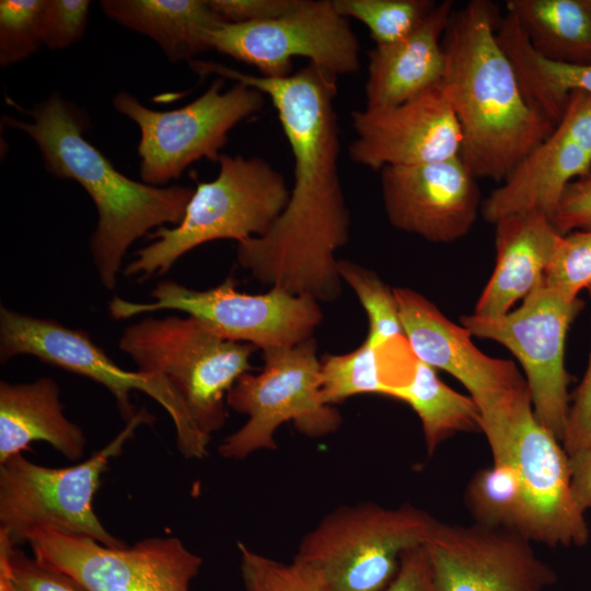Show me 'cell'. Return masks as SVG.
Listing matches in <instances>:
<instances>
[{
	"mask_svg": "<svg viewBox=\"0 0 591 591\" xmlns=\"http://www.w3.org/2000/svg\"><path fill=\"white\" fill-rule=\"evenodd\" d=\"M188 65L201 77L217 74L267 95L293 155L287 206L266 234L237 243V263L271 288L335 301L341 293L335 253L348 242L350 228L338 170V77L312 62L282 78L215 61L193 59Z\"/></svg>",
	"mask_w": 591,
	"mask_h": 591,
	"instance_id": "cell-1",
	"label": "cell"
},
{
	"mask_svg": "<svg viewBox=\"0 0 591 591\" xmlns=\"http://www.w3.org/2000/svg\"><path fill=\"white\" fill-rule=\"evenodd\" d=\"M496 5L472 0L454 10L442 38L440 85L456 116L460 159L476 178L502 182L555 128L525 97L497 38Z\"/></svg>",
	"mask_w": 591,
	"mask_h": 591,
	"instance_id": "cell-2",
	"label": "cell"
},
{
	"mask_svg": "<svg viewBox=\"0 0 591 591\" xmlns=\"http://www.w3.org/2000/svg\"><path fill=\"white\" fill-rule=\"evenodd\" d=\"M24 112L31 121H2L35 141L49 173L76 181L89 194L99 218L90 240L93 263L102 285L115 288L129 247L154 228L178 224L195 188L152 186L120 173L84 138L85 113L58 92Z\"/></svg>",
	"mask_w": 591,
	"mask_h": 591,
	"instance_id": "cell-3",
	"label": "cell"
},
{
	"mask_svg": "<svg viewBox=\"0 0 591 591\" xmlns=\"http://www.w3.org/2000/svg\"><path fill=\"white\" fill-rule=\"evenodd\" d=\"M219 173L196 187L181 222L149 234L124 270L146 280L163 275L195 247L221 239L237 243L266 234L283 211L290 189L281 173L266 160L221 154Z\"/></svg>",
	"mask_w": 591,
	"mask_h": 591,
	"instance_id": "cell-4",
	"label": "cell"
},
{
	"mask_svg": "<svg viewBox=\"0 0 591 591\" xmlns=\"http://www.w3.org/2000/svg\"><path fill=\"white\" fill-rule=\"evenodd\" d=\"M118 347L138 371L163 378L190 421L207 438L227 420V395L251 369L253 345L212 333L197 320L144 317L127 326Z\"/></svg>",
	"mask_w": 591,
	"mask_h": 591,
	"instance_id": "cell-5",
	"label": "cell"
},
{
	"mask_svg": "<svg viewBox=\"0 0 591 591\" xmlns=\"http://www.w3.org/2000/svg\"><path fill=\"white\" fill-rule=\"evenodd\" d=\"M153 420L146 408L137 410L105 447L71 466H43L22 453L0 463V532L15 546L39 530L86 536L108 547L126 546L104 528L93 500L111 461L141 425Z\"/></svg>",
	"mask_w": 591,
	"mask_h": 591,
	"instance_id": "cell-6",
	"label": "cell"
},
{
	"mask_svg": "<svg viewBox=\"0 0 591 591\" xmlns=\"http://www.w3.org/2000/svg\"><path fill=\"white\" fill-rule=\"evenodd\" d=\"M437 522L409 503L343 506L303 536L293 560L312 571L325 591H383L403 554L425 544Z\"/></svg>",
	"mask_w": 591,
	"mask_h": 591,
	"instance_id": "cell-7",
	"label": "cell"
},
{
	"mask_svg": "<svg viewBox=\"0 0 591 591\" xmlns=\"http://www.w3.org/2000/svg\"><path fill=\"white\" fill-rule=\"evenodd\" d=\"M259 373H244L228 392L227 405L247 416L237 430L219 444V454L242 460L260 450H276L275 433L291 421L310 438L335 432L341 416L321 398V360L311 337L291 347L263 351Z\"/></svg>",
	"mask_w": 591,
	"mask_h": 591,
	"instance_id": "cell-8",
	"label": "cell"
},
{
	"mask_svg": "<svg viewBox=\"0 0 591 591\" xmlns=\"http://www.w3.org/2000/svg\"><path fill=\"white\" fill-rule=\"evenodd\" d=\"M151 297L153 301L148 303L114 297L108 304L109 314L115 320H125L159 310L181 311L222 338L250 344L263 351L291 347L313 337L323 320L318 301L311 296L293 294L279 287L265 293H244L236 290L232 276L207 290L164 280L157 285Z\"/></svg>",
	"mask_w": 591,
	"mask_h": 591,
	"instance_id": "cell-9",
	"label": "cell"
},
{
	"mask_svg": "<svg viewBox=\"0 0 591 591\" xmlns=\"http://www.w3.org/2000/svg\"><path fill=\"white\" fill-rule=\"evenodd\" d=\"M33 356L40 361L88 378L103 385L115 398L127 422L137 413L131 393L140 391L169 413L176 431L182 455L201 459L210 439L190 421L181 399L161 376L124 370L81 329L69 328L50 318L35 317L3 305L0 308V361L18 356Z\"/></svg>",
	"mask_w": 591,
	"mask_h": 591,
	"instance_id": "cell-10",
	"label": "cell"
},
{
	"mask_svg": "<svg viewBox=\"0 0 591 591\" xmlns=\"http://www.w3.org/2000/svg\"><path fill=\"white\" fill-rule=\"evenodd\" d=\"M224 79L218 78L199 97L172 111L149 108L128 92L115 95L116 111L140 129L143 183L164 185L200 159L218 162L229 132L263 108L265 95L257 89L235 82L222 91Z\"/></svg>",
	"mask_w": 591,
	"mask_h": 591,
	"instance_id": "cell-11",
	"label": "cell"
},
{
	"mask_svg": "<svg viewBox=\"0 0 591 591\" xmlns=\"http://www.w3.org/2000/svg\"><path fill=\"white\" fill-rule=\"evenodd\" d=\"M582 306L581 299L569 298L542 279L513 311L497 316L472 313L461 317V324L472 336L503 345L519 360L535 417L560 442L569 409L565 340Z\"/></svg>",
	"mask_w": 591,
	"mask_h": 591,
	"instance_id": "cell-12",
	"label": "cell"
},
{
	"mask_svg": "<svg viewBox=\"0 0 591 591\" xmlns=\"http://www.w3.org/2000/svg\"><path fill=\"white\" fill-rule=\"evenodd\" d=\"M207 40L210 49L252 65L267 78L291 74L297 57L336 77L360 67L359 40L334 0H299L283 15L260 22H223L208 32Z\"/></svg>",
	"mask_w": 591,
	"mask_h": 591,
	"instance_id": "cell-13",
	"label": "cell"
},
{
	"mask_svg": "<svg viewBox=\"0 0 591 591\" xmlns=\"http://www.w3.org/2000/svg\"><path fill=\"white\" fill-rule=\"evenodd\" d=\"M493 457L512 461L518 471L522 495L520 534L552 547L588 543L584 511L572 494L569 455L537 420L531 399L519 405L505 422Z\"/></svg>",
	"mask_w": 591,
	"mask_h": 591,
	"instance_id": "cell-14",
	"label": "cell"
},
{
	"mask_svg": "<svg viewBox=\"0 0 591 591\" xmlns=\"http://www.w3.org/2000/svg\"><path fill=\"white\" fill-rule=\"evenodd\" d=\"M27 543L38 561L89 591H190L202 565L199 555L173 536L108 547L86 536L39 530Z\"/></svg>",
	"mask_w": 591,
	"mask_h": 591,
	"instance_id": "cell-15",
	"label": "cell"
},
{
	"mask_svg": "<svg viewBox=\"0 0 591 591\" xmlns=\"http://www.w3.org/2000/svg\"><path fill=\"white\" fill-rule=\"evenodd\" d=\"M425 546L436 591H547L557 580L517 531L438 521Z\"/></svg>",
	"mask_w": 591,
	"mask_h": 591,
	"instance_id": "cell-16",
	"label": "cell"
},
{
	"mask_svg": "<svg viewBox=\"0 0 591 591\" xmlns=\"http://www.w3.org/2000/svg\"><path fill=\"white\" fill-rule=\"evenodd\" d=\"M591 172V94L573 91L553 131L485 199L484 219L495 224L514 213L552 217L575 179Z\"/></svg>",
	"mask_w": 591,
	"mask_h": 591,
	"instance_id": "cell-17",
	"label": "cell"
},
{
	"mask_svg": "<svg viewBox=\"0 0 591 591\" xmlns=\"http://www.w3.org/2000/svg\"><path fill=\"white\" fill-rule=\"evenodd\" d=\"M351 123L349 157L373 171L460 155V126L440 83L398 105L354 111Z\"/></svg>",
	"mask_w": 591,
	"mask_h": 591,
	"instance_id": "cell-18",
	"label": "cell"
},
{
	"mask_svg": "<svg viewBox=\"0 0 591 591\" xmlns=\"http://www.w3.org/2000/svg\"><path fill=\"white\" fill-rule=\"evenodd\" d=\"M390 223L432 243H452L470 232L480 205L477 178L459 157L380 171Z\"/></svg>",
	"mask_w": 591,
	"mask_h": 591,
	"instance_id": "cell-19",
	"label": "cell"
},
{
	"mask_svg": "<svg viewBox=\"0 0 591 591\" xmlns=\"http://www.w3.org/2000/svg\"><path fill=\"white\" fill-rule=\"evenodd\" d=\"M393 291L405 337L416 358L456 378L468 391L479 415L528 387L512 361L482 352L462 324L450 321L421 293L401 287Z\"/></svg>",
	"mask_w": 591,
	"mask_h": 591,
	"instance_id": "cell-20",
	"label": "cell"
},
{
	"mask_svg": "<svg viewBox=\"0 0 591 591\" xmlns=\"http://www.w3.org/2000/svg\"><path fill=\"white\" fill-rule=\"evenodd\" d=\"M454 3H437L406 37L368 53L366 107L402 104L438 85L444 71L442 38Z\"/></svg>",
	"mask_w": 591,
	"mask_h": 591,
	"instance_id": "cell-21",
	"label": "cell"
},
{
	"mask_svg": "<svg viewBox=\"0 0 591 591\" xmlns=\"http://www.w3.org/2000/svg\"><path fill=\"white\" fill-rule=\"evenodd\" d=\"M496 264L473 314L497 316L510 311L543 279L561 234L537 212L507 216L495 224Z\"/></svg>",
	"mask_w": 591,
	"mask_h": 591,
	"instance_id": "cell-22",
	"label": "cell"
},
{
	"mask_svg": "<svg viewBox=\"0 0 591 591\" xmlns=\"http://www.w3.org/2000/svg\"><path fill=\"white\" fill-rule=\"evenodd\" d=\"M44 441L70 461L86 447L82 429L63 414L60 389L50 378L28 383L0 382V463Z\"/></svg>",
	"mask_w": 591,
	"mask_h": 591,
	"instance_id": "cell-23",
	"label": "cell"
},
{
	"mask_svg": "<svg viewBox=\"0 0 591 591\" xmlns=\"http://www.w3.org/2000/svg\"><path fill=\"white\" fill-rule=\"evenodd\" d=\"M107 18L152 38L171 61L209 50L208 32L224 20L209 0H103Z\"/></svg>",
	"mask_w": 591,
	"mask_h": 591,
	"instance_id": "cell-24",
	"label": "cell"
},
{
	"mask_svg": "<svg viewBox=\"0 0 591 591\" xmlns=\"http://www.w3.org/2000/svg\"><path fill=\"white\" fill-rule=\"evenodd\" d=\"M416 357L405 337H396L374 348L363 341L343 355L321 360V398L326 405L360 394L391 397L412 378Z\"/></svg>",
	"mask_w": 591,
	"mask_h": 591,
	"instance_id": "cell-25",
	"label": "cell"
},
{
	"mask_svg": "<svg viewBox=\"0 0 591 591\" xmlns=\"http://www.w3.org/2000/svg\"><path fill=\"white\" fill-rule=\"evenodd\" d=\"M497 38L510 59L528 101L554 124L560 119L573 91L591 94V66L551 61L530 45L517 19L507 13L497 27Z\"/></svg>",
	"mask_w": 591,
	"mask_h": 591,
	"instance_id": "cell-26",
	"label": "cell"
},
{
	"mask_svg": "<svg viewBox=\"0 0 591 591\" xmlns=\"http://www.w3.org/2000/svg\"><path fill=\"white\" fill-rule=\"evenodd\" d=\"M506 8L542 57L591 66V10L584 0H508Z\"/></svg>",
	"mask_w": 591,
	"mask_h": 591,
	"instance_id": "cell-27",
	"label": "cell"
},
{
	"mask_svg": "<svg viewBox=\"0 0 591 591\" xmlns=\"http://www.w3.org/2000/svg\"><path fill=\"white\" fill-rule=\"evenodd\" d=\"M391 397L409 405L419 417L429 455L459 432L480 431L479 409L472 397L452 390L419 360L409 382Z\"/></svg>",
	"mask_w": 591,
	"mask_h": 591,
	"instance_id": "cell-28",
	"label": "cell"
},
{
	"mask_svg": "<svg viewBox=\"0 0 591 591\" xmlns=\"http://www.w3.org/2000/svg\"><path fill=\"white\" fill-rule=\"evenodd\" d=\"M464 502L473 523L519 532L522 495L514 463H493L477 471L466 485Z\"/></svg>",
	"mask_w": 591,
	"mask_h": 591,
	"instance_id": "cell-29",
	"label": "cell"
},
{
	"mask_svg": "<svg viewBox=\"0 0 591 591\" xmlns=\"http://www.w3.org/2000/svg\"><path fill=\"white\" fill-rule=\"evenodd\" d=\"M345 18L363 23L375 46L393 44L409 35L437 4L431 0H334Z\"/></svg>",
	"mask_w": 591,
	"mask_h": 591,
	"instance_id": "cell-30",
	"label": "cell"
},
{
	"mask_svg": "<svg viewBox=\"0 0 591 591\" xmlns=\"http://www.w3.org/2000/svg\"><path fill=\"white\" fill-rule=\"evenodd\" d=\"M337 270L368 314L369 333L364 341L376 348L405 335L393 288L384 283L374 271L350 260L338 259Z\"/></svg>",
	"mask_w": 591,
	"mask_h": 591,
	"instance_id": "cell-31",
	"label": "cell"
},
{
	"mask_svg": "<svg viewBox=\"0 0 591 591\" xmlns=\"http://www.w3.org/2000/svg\"><path fill=\"white\" fill-rule=\"evenodd\" d=\"M47 0L0 1V65L9 67L32 56L43 44Z\"/></svg>",
	"mask_w": 591,
	"mask_h": 591,
	"instance_id": "cell-32",
	"label": "cell"
},
{
	"mask_svg": "<svg viewBox=\"0 0 591 591\" xmlns=\"http://www.w3.org/2000/svg\"><path fill=\"white\" fill-rule=\"evenodd\" d=\"M240 571L246 591H325L320 579L296 560L282 563L237 543Z\"/></svg>",
	"mask_w": 591,
	"mask_h": 591,
	"instance_id": "cell-33",
	"label": "cell"
},
{
	"mask_svg": "<svg viewBox=\"0 0 591 591\" xmlns=\"http://www.w3.org/2000/svg\"><path fill=\"white\" fill-rule=\"evenodd\" d=\"M543 279L572 299L591 286V229L559 237Z\"/></svg>",
	"mask_w": 591,
	"mask_h": 591,
	"instance_id": "cell-34",
	"label": "cell"
},
{
	"mask_svg": "<svg viewBox=\"0 0 591 591\" xmlns=\"http://www.w3.org/2000/svg\"><path fill=\"white\" fill-rule=\"evenodd\" d=\"M91 1L47 0L43 21V44L63 49L78 42L85 32Z\"/></svg>",
	"mask_w": 591,
	"mask_h": 591,
	"instance_id": "cell-35",
	"label": "cell"
},
{
	"mask_svg": "<svg viewBox=\"0 0 591 591\" xmlns=\"http://www.w3.org/2000/svg\"><path fill=\"white\" fill-rule=\"evenodd\" d=\"M10 560L14 591H89L70 575L54 569L12 546Z\"/></svg>",
	"mask_w": 591,
	"mask_h": 591,
	"instance_id": "cell-36",
	"label": "cell"
},
{
	"mask_svg": "<svg viewBox=\"0 0 591 591\" xmlns=\"http://www.w3.org/2000/svg\"><path fill=\"white\" fill-rule=\"evenodd\" d=\"M588 291L591 299V286ZM561 445L568 455L591 448V351L586 373L569 404Z\"/></svg>",
	"mask_w": 591,
	"mask_h": 591,
	"instance_id": "cell-37",
	"label": "cell"
},
{
	"mask_svg": "<svg viewBox=\"0 0 591 591\" xmlns=\"http://www.w3.org/2000/svg\"><path fill=\"white\" fill-rule=\"evenodd\" d=\"M552 223L561 235L591 229V172L567 186L552 217Z\"/></svg>",
	"mask_w": 591,
	"mask_h": 591,
	"instance_id": "cell-38",
	"label": "cell"
},
{
	"mask_svg": "<svg viewBox=\"0 0 591 591\" xmlns=\"http://www.w3.org/2000/svg\"><path fill=\"white\" fill-rule=\"evenodd\" d=\"M299 0H209L212 9L228 23H253L283 15Z\"/></svg>",
	"mask_w": 591,
	"mask_h": 591,
	"instance_id": "cell-39",
	"label": "cell"
},
{
	"mask_svg": "<svg viewBox=\"0 0 591 591\" xmlns=\"http://www.w3.org/2000/svg\"><path fill=\"white\" fill-rule=\"evenodd\" d=\"M383 591H436L425 544L403 554L397 573Z\"/></svg>",
	"mask_w": 591,
	"mask_h": 591,
	"instance_id": "cell-40",
	"label": "cell"
},
{
	"mask_svg": "<svg viewBox=\"0 0 591 591\" xmlns=\"http://www.w3.org/2000/svg\"><path fill=\"white\" fill-rule=\"evenodd\" d=\"M571 488L582 511L591 509V448L569 455Z\"/></svg>",
	"mask_w": 591,
	"mask_h": 591,
	"instance_id": "cell-41",
	"label": "cell"
},
{
	"mask_svg": "<svg viewBox=\"0 0 591 591\" xmlns=\"http://www.w3.org/2000/svg\"><path fill=\"white\" fill-rule=\"evenodd\" d=\"M13 545L7 535L0 532V591H14L10 552Z\"/></svg>",
	"mask_w": 591,
	"mask_h": 591,
	"instance_id": "cell-42",
	"label": "cell"
},
{
	"mask_svg": "<svg viewBox=\"0 0 591 591\" xmlns=\"http://www.w3.org/2000/svg\"><path fill=\"white\" fill-rule=\"evenodd\" d=\"M589 9L591 10V0H584Z\"/></svg>",
	"mask_w": 591,
	"mask_h": 591,
	"instance_id": "cell-43",
	"label": "cell"
}]
</instances>
